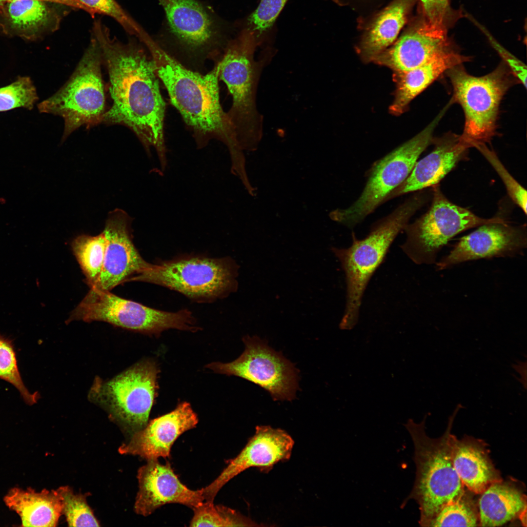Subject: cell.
Wrapping results in <instances>:
<instances>
[{"label": "cell", "instance_id": "obj_1", "mask_svg": "<svg viewBox=\"0 0 527 527\" xmlns=\"http://www.w3.org/2000/svg\"><path fill=\"white\" fill-rule=\"evenodd\" d=\"M92 35L108 70L113 101L102 122L129 127L148 154L151 147L155 148L161 168H165V103L150 56L134 41L123 43L112 38L99 19L93 23Z\"/></svg>", "mask_w": 527, "mask_h": 527}, {"label": "cell", "instance_id": "obj_2", "mask_svg": "<svg viewBox=\"0 0 527 527\" xmlns=\"http://www.w3.org/2000/svg\"><path fill=\"white\" fill-rule=\"evenodd\" d=\"M143 42L172 103L194 131L198 147H203L210 140L217 139L228 148L231 165H243L245 160L235 129L220 103L219 63L202 75L186 68L149 37Z\"/></svg>", "mask_w": 527, "mask_h": 527}, {"label": "cell", "instance_id": "obj_3", "mask_svg": "<svg viewBox=\"0 0 527 527\" xmlns=\"http://www.w3.org/2000/svg\"><path fill=\"white\" fill-rule=\"evenodd\" d=\"M463 408L461 404L456 405L448 418L445 432L438 438L429 437L426 433L427 415L419 423L409 419L404 425L413 443L416 471L412 490L401 507L409 500H415L419 506V524L422 527H427L444 506L456 500L466 492L452 464L450 444L454 421Z\"/></svg>", "mask_w": 527, "mask_h": 527}, {"label": "cell", "instance_id": "obj_4", "mask_svg": "<svg viewBox=\"0 0 527 527\" xmlns=\"http://www.w3.org/2000/svg\"><path fill=\"white\" fill-rule=\"evenodd\" d=\"M426 199V194H416L374 226L365 238L358 240L353 233L350 247L331 248L341 263L346 283V305L339 324L341 329H352L357 324L362 298L371 277L397 235Z\"/></svg>", "mask_w": 527, "mask_h": 527}, {"label": "cell", "instance_id": "obj_5", "mask_svg": "<svg viewBox=\"0 0 527 527\" xmlns=\"http://www.w3.org/2000/svg\"><path fill=\"white\" fill-rule=\"evenodd\" d=\"M258 46L254 33L243 27L227 43L219 62V77L232 98L227 114L243 151L257 149L263 135V117L257 108L256 94L262 71L270 56L256 60Z\"/></svg>", "mask_w": 527, "mask_h": 527}, {"label": "cell", "instance_id": "obj_6", "mask_svg": "<svg viewBox=\"0 0 527 527\" xmlns=\"http://www.w3.org/2000/svg\"><path fill=\"white\" fill-rule=\"evenodd\" d=\"M239 265L230 257L186 256L149 264L129 281L163 286L202 302L227 297L236 291Z\"/></svg>", "mask_w": 527, "mask_h": 527}, {"label": "cell", "instance_id": "obj_7", "mask_svg": "<svg viewBox=\"0 0 527 527\" xmlns=\"http://www.w3.org/2000/svg\"><path fill=\"white\" fill-rule=\"evenodd\" d=\"M101 48L92 36L74 72L56 93L38 104L40 112L63 119V141L81 126H93L102 122L105 97L101 65Z\"/></svg>", "mask_w": 527, "mask_h": 527}, {"label": "cell", "instance_id": "obj_8", "mask_svg": "<svg viewBox=\"0 0 527 527\" xmlns=\"http://www.w3.org/2000/svg\"><path fill=\"white\" fill-rule=\"evenodd\" d=\"M506 66L501 63L480 77L467 73L463 64L446 71L453 88L451 99L460 104L465 115L461 137L470 147L489 142L495 135L500 102L512 83Z\"/></svg>", "mask_w": 527, "mask_h": 527}, {"label": "cell", "instance_id": "obj_9", "mask_svg": "<svg viewBox=\"0 0 527 527\" xmlns=\"http://www.w3.org/2000/svg\"><path fill=\"white\" fill-rule=\"evenodd\" d=\"M445 107L415 136L377 161L358 199L349 207L331 211V220L348 227L363 220L408 177L417 160L433 142L434 131L446 113Z\"/></svg>", "mask_w": 527, "mask_h": 527}, {"label": "cell", "instance_id": "obj_10", "mask_svg": "<svg viewBox=\"0 0 527 527\" xmlns=\"http://www.w3.org/2000/svg\"><path fill=\"white\" fill-rule=\"evenodd\" d=\"M159 372L155 362L143 360L109 380L95 379L88 398L133 434L148 423L157 395Z\"/></svg>", "mask_w": 527, "mask_h": 527}, {"label": "cell", "instance_id": "obj_11", "mask_svg": "<svg viewBox=\"0 0 527 527\" xmlns=\"http://www.w3.org/2000/svg\"><path fill=\"white\" fill-rule=\"evenodd\" d=\"M101 321L136 332L159 336L169 329H199L187 309L171 312L151 308L118 296L109 291H89L68 321Z\"/></svg>", "mask_w": 527, "mask_h": 527}, {"label": "cell", "instance_id": "obj_12", "mask_svg": "<svg viewBox=\"0 0 527 527\" xmlns=\"http://www.w3.org/2000/svg\"><path fill=\"white\" fill-rule=\"evenodd\" d=\"M433 199L428 210L405 228L403 251L417 264L436 263L437 254L448 241L458 234L481 225L497 222L478 216L470 210L449 201L437 185L432 186Z\"/></svg>", "mask_w": 527, "mask_h": 527}, {"label": "cell", "instance_id": "obj_13", "mask_svg": "<svg viewBox=\"0 0 527 527\" xmlns=\"http://www.w3.org/2000/svg\"><path fill=\"white\" fill-rule=\"evenodd\" d=\"M245 350L228 363L214 362L206 367L215 373L236 376L267 391L274 401H291L298 388V371L294 365L257 336L243 337Z\"/></svg>", "mask_w": 527, "mask_h": 527}, {"label": "cell", "instance_id": "obj_14", "mask_svg": "<svg viewBox=\"0 0 527 527\" xmlns=\"http://www.w3.org/2000/svg\"><path fill=\"white\" fill-rule=\"evenodd\" d=\"M294 442L284 430L269 426H258L239 454L228 461V464L218 477L202 488L205 501L213 502L220 489L229 481L252 467L267 472L278 463L290 458Z\"/></svg>", "mask_w": 527, "mask_h": 527}, {"label": "cell", "instance_id": "obj_15", "mask_svg": "<svg viewBox=\"0 0 527 527\" xmlns=\"http://www.w3.org/2000/svg\"><path fill=\"white\" fill-rule=\"evenodd\" d=\"M526 247V226L511 225L503 219L481 225L461 238L449 254L436 263L437 269L471 260L511 257L523 254Z\"/></svg>", "mask_w": 527, "mask_h": 527}, {"label": "cell", "instance_id": "obj_16", "mask_svg": "<svg viewBox=\"0 0 527 527\" xmlns=\"http://www.w3.org/2000/svg\"><path fill=\"white\" fill-rule=\"evenodd\" d=\"M130 224L128 215L122 210L116 209L109 215L103 231L106 248L102 268L89 291H110L148 265L133 244Z\"/></svg>", "mask_w": 527, "mask_h": 527}, {"label": "cell", "instance_id": "obj_17", "mask_svg": "<svg viewBox=\"0 0 527 527\" xmlns=\"http://www.w3.org/2000/svg\"><path fill=\"white\" fill-rule=\"evenodd\" d=\"M455 46L447 30L428 23L419 14L402 35L373 61L396 74L415 68L433 56Z\"/></svg>", "mask_w": 527, "mask_h": 527}, {"label": "cell", "instance_id": "obj_18", "mask_svg": "<svg viewBox=\"0 0 527 527\" xmlns=\"http://www.w3.org/2000/svg\"><path fill=\"white\" fill-rule=\"evenodd\" d=\"M170 33L182 44L194 50L208 48L221 41L223 23L211 8L197 0H158Z\"/></svg>", "mask_w": 527, "mask_h": 527}, {"label": "cell", "instance_id": "obj_19", "mask_svg": "<svg viewBox=\"0 0 527 527\" xmlns=\"http://www.w3.org/2000/svg\"><path fill=\"white\" fill-rule=\"evenodd\" d=\"M139 489L134 509L140 515H149L166 504L178 503L192 508L204 501L202 488L193 490L181 483L169 463L148 460L138 470Z\"/></svg>", "mask_w": 527, "mask_h": 527}, {"label": "cell", "instance_id": "obj_20", "mask_svg": "<svg viewBox=\"0 0 527 527\" xmlns=\"http://www.w3.org/2000/svg\"><path fill=\"white\" fill-rule=\"evenodd\" d=\"M198 423L197 415L190 404L180 403L173 411L152 420L143 429L133 434L129 441L122 445L119 451L147 460L169 457L176 440L183 432L194 428Z\"/></svg>", "mask_w": 527, "mask_h": 527}, {"label": "cell", "instance_id": "obj_21", "mask_svg": "<svg viewBox=\"0 0 527 527\" xmlns=\"http://www.w3.org/2000/svg\"><path fill=\"white\" fill-rule=\"evenodd\" d=\"M67 7L45 0L6 2L0 5V30L7 36L38 40L58 29Z\"/></svg>", "mask_w": 527, "mask_h": 527}, {"label": "cell", "instance_id": "obj_22", "mask_svg": "<svg viewBox=\"0 0 527 527\" xmlns=\"http://www.w3.org/2000/svg\"><path fill=\"white\" fill-rule=\"evenodd\" d=\"M433 150L417 161L406 179L390 195L399 196L437 184L466 156L470 145L448 133L433 140Z\"/></svg>", "mask_w": 527, "mask_h": 527}, {"label": "cell", "instance_id": "obj_23", "mask_svg": "<svg viewBox=\"0 0 527 527\" xmlns=\"http://www.w3.org/2000/svg\"><path fill=\"white\" fill-rule=\"evenodd\" d=\"M451 456L453 466L464 486L480 494L490 485L502 481L483 441L465 436L458 439L451 433Z\"/></svg>", "mask_w": 527, "mask_h": 527}, {"label": "cell", "instance_id": "obj_24", "mask_svg": "<svg viewBox=\"0 0 527 527\" xmlns=\"http://www.w3.org/2000/svg\"><path fill=\"white\" fill-rule=\"evenodd\" d=\"M469 60V57L460 54L454 46L415 68L396 74L397 86L394 101L390 107L391 112L396 115L402 113L410 101L441 74Z\"/></svg>", "mask_w": 527, "mask_h": 527}, {"label": "cell", "instance_id": "obj_25", "mask_svg": "<svg viewBox=\"0 0 527 527\" xmlns=\"http://www.w3.org/2000/svg\"><path fill=\"white\" fill-rule=\"evenodd\" d=\"M416 0H394L372 18L359 44V52L364 59L373 61L393 44L408 21Z\"/></svg>", "mask_w": 527, "mask_h": 527}, {"label": "cell", "instance_id": "obj_26", "mask_svg": "<svg viewBox=\"0 0 527 527\" xmlns=\"http://www.w3.org/2000/svg\"><path fill=\"white\" fill-rule=\"evenodd\" d=\"M5 505L20 517L22 527H55L62 514L58 490L37 492L29 488H12L4 497Z\"/></svg>", "mask_w": 527, "mask_h": 527}, {"label": "cell", "instance_id": "obj_27", "mask_svg": "<svg viewBox=\"0 0 527 527\" xmlns=\"http://www.w3.org/2000/svg\"><path fill=\"white\" fill-rule=\"evenodd\" d=\"M480 494L477 507L481 527L503 526L527 509L524 493L503 480L492 484Z\"/></svg>", "mask_w": 527, "mask_h": 527}, {"label": "cell", "instance_id": "obj_28", "mask_svg": "<svg viewBox=\"0 0 527 527\" xmlns=\"http://www.w3.org/2000/svg\"><path fill=\"white\" fill-rule=\"evenodd\" d=\"M105 248L106 240L103 232L95 236L81 235L72 242L74 254L90 287L95 283L101 272Z\"/></svg>", "mask_w": 527, "mask_h": 527}, {"label": "cell", "instance_id": "obj_29", "mask_svg": "<svg viewBox=\"0 0 527 527\" xmlns=\"http://www.w3.org/2000/svg\"><path fill=\"white\" fill-rule=\"evenodd\" d=\"M193 516L190 527H253L258 526L250 519L213 502L204 501L192 508Z\"/></svg>", "mask_w": 527, "mask_h": 527}, {"label": "cell", "instance_id": "obj_30", "mask_svg": "<svg viewBox=\"0 0 527 527\" xmlns=\"http://www.w3.org/2000/svg\"><path fill=\"white\" fill-rule=\"evenodd\" d=\"M446 526H479L478 507L466 492L456 500L444 506L427 525Z\"/></svg>", "mask_w": 527, "mask_h": 527}, {"label": "cell", "instance_id": "obj_31", "mask_svg": "<svg viewBox=\"0 0 527 527\" xmlns=\"http://www.w3.org/2000/svg\"><path fill=\"white\" fill-rule=\"evenodd\" d=\"M38 99L31 79L19 77L10 84L0 87V112L19 107L31 109Z\"/></svg>", "mask_w": 527, "mask_h": 527}, {"label": "cell", "instance_id": "obj_32", "mask_svg": "<svg viewBox=\"0 0 527 527\" xmlns=\"http://www.w3.org/2000/svg\"><path fill=\"white\" fill-rule=\"evenodd\" d=\"M57 490L62 498V513L69 526H100L85 496L75 494L67 486L60 487Z\"/></svg>", "mask_w": 527, "mask_h": 527}, {"label": "cell", "instance_id": "obj_33", "mask_svg": "<svg viewBox=\"0 0 527 527\" xmlns=\"http://www.w3.org/2000/svg\"><path fill=\"white\" fill-rule=\"evenodd\" d=\"M288 0H261L256 9L247 18L245 27L253 31L259 46L266 40L277 18Z\"/></svg>", "mask_w": 527, "mask_h": 527}, {"label": "cell", "instance_id": "obj_34", "mask_svg": "<svg viewBox=\"0 0 527 527\" xmlns=\"http://www.w3.org/2000/svg\"><path fill=\"white\" fill-rule=\"evenodd\" d=\"M0 379L10 383L16 387L28 405H32L37 402L38 394L30 393L21 379L12 341L0 335Z\"/></svg>", "mask_w": 527, "mask_h": 527}, {"label": "cell", "instance_id": "obj_35", "mask_svg": "<svg viewBox=\"0 0 527 527\" xmlns=\"http://www.w3.org/2000/svg\"><path fill=\"white\" fill-rule=\"evenodd\" d=\"M420 14L430 24L448 30L464 16L452 8L449 0H418Z\"/></svg>", "mask_w": 527, "mask_h": 527}, {"label": "cell", "instance_id": "obj_36", "mask_svg": "<svg viewBox=\"0 0 527 527\" xmlns=\"http://www.w3.org/2000/svg\"><path fill=\"white\" fill-rule=\"evenodd\" d=\"M91 14L100 13L116 20L129 34L139 38L143 31L115 0H75Z\"/></svg>", "mask_w": 527, "mask_h": 527}, {"label": "cell", "instance_id": "obj_37", "mask_svg": "<svg viewBox=\"0 0 527 527\" xmlns=\"http://www.w3.org/2000/svg\"><path fill=\"white\" fill-rule=\"evenodd\" d=\"M473 147L480 151L491 165L503 182L510 198L526 214V190L510 175L496 153L487 147L486 144H476Z\"/></svg>", "mask_w": 527, "mask_h": 527}, {"label": "cell", "instance_id": "obj_38", "mask_svg": "<svg viewBox=\"0 0 527 527\" xmlns=\"http://www.w3.org/2000/svg\"><path fill=\"white\" fill-rule=\"evenodd\" d=\"M466 16L485 35L493 47L503 59L504 63L508 67L511 73L525 88L527 87V67L521 61L512 55L503 47L491 35L485 26L467 13Z\"/></svg>", "mask_w": 527, "mask_h": 527}, {"label": "cell", "instance_id": "obj_39", "mask_svg": "<svg viewBox=\"0 0 527 527\" xmlns=\"http://www.w3.org/2000/svg\"><path fill=\"white\" fill-rule=\"evenodd\" d=\"M513 368L520 375L519 381L525 389L527 388V362L518 361L513 365Z\"/></svg>", "mask_w": 527, "mask_h": 527}, {"label": "cell", "instance_id": "obj_40", "mask_svg": "<svg viewBox=\"0 0 527 527\" xmlns=\"http://www.w3.org/2000/svg\"><path fill=\"white\" fill-rule=\"evenodd\" d=\"M49 1L64 5L69 7L81 8L82 6L75 0H48Z\"/></svg>", "mask_w": 527, "mask_h": 527}, {"label": "cell", "instance_id": "obj_41", "mask_svg": "<svg viewBox=\"0 0 527 527\" xmlns=\"http://www.w3.org/2000/svg\"><path fill=\"white\" fill-rule=\"evenodd\" d=\"M11 0H0V5L4 3H5L6 2L11 1ZM45 0L49 1L48 0Z\"/></svg>", "mask_w": 527, "mask_h": 527}, {"label": "cell", "instance_id": "obj_42", "mask_svg": "<svg viewBox=\"0 0 527 527\" xmlns=\"http://www.w3.org/2000/svg\"><path fill=\"white\" fill-rule=\"evenodd\" d=\"M338 4H343L344 0H331Z\"/></svg>", "mask_w": 527, "mask_h": 527}]
</instances>
